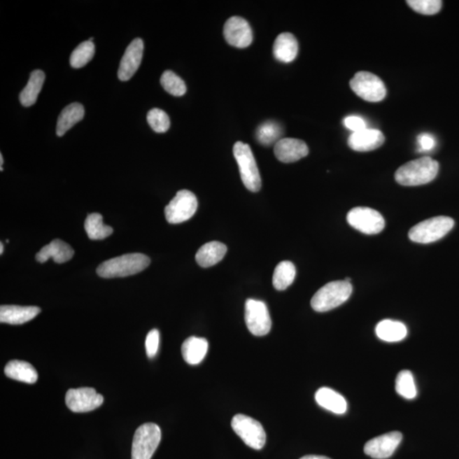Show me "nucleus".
<instances>
[{
	"instance_id": "27",
	"label": "nucleus",
	"mask_w": 459,
	"mask_h": 459,
	"mask_svg": "<svg viewBox=\"0 0 459 459\" xmlns=\"http://www.w3.org/2000/svg\"><path fill=\"white\" fill-rule=\"evenodd\" d=\"M45 80V75L43 71L34 70V72H31L29 82L20 94V101L22 106L29 108L35 104Z\"/></svg>"
},
{
	"instance_id": "39",
	"label": "nucleus",
	"mask_w": 459,
	"mask_h": 459,
	"mask_svg": "<svg viewBox=\"0 0 459 459\" xmlns=\"http://www.w3.org/2000/svg\"><path fill=\"white\" fill-rule=\"evenodd\" d=\"M300 459H331L325 456H318V455H307Z\"/></svg>"
},
{
	"instance_id": "8",
	"label": "nucleus",
	"mask_w": 459,
	"mask_h": 459,
	"mask_svg": "<svg viewBox=\"0 0 459 459\" xmlns=\"http://www.w3.org/2000/svg\"><path fill=\"white\" fill-rule=\"evenodd\" d=\"M232 427L245 444L251 449L260 450L266 444V431L255 419L246 415L237 414L232 418Z\"/></svg>"
},
{
	"instance_id": "1",
	"label": "nucleus",
	"mask_w": 459,
	"mask_h": 459,
	"mask_svg": "<svg viewBox=\"0 0 459 459\" xmlns=\"http://www.w3.org/2000/svg\"><path fill=\"white\" fill-rule=\"evenodd\" d=\"M438 172V162L430 157H423L401 166L395 172V179L405 187H417L430 183Z\"/></svg>"
},
{
	"instance_id": "12",
	"label": "nucleus",
	"mask_w": 459,
	"mask_h": 459,
	"mask_svg": "<svg viewBox=\"0 0 459 459\" xmlns=\"http://www.w3.org/2000/svg\"><path fill=\"white\" fill-rule=\"evenodd\" d=\"M104 398L93 388L71 389L66 394V404L73 413H88L103 404Z\"/></svg>"
},
{
	"instance_id": "14",
	"label": "nucleus",
	"mask_w": 459,
	"mask_h": 459,
	"mask_svg": "<svg viewBox=\"0 0 459 459\" xmlns=\"http://www.w3.org/2000/svg\"><path fill=\"white\" fill-rule=\"evenodd\" d=\"M402 440V434L398 431L379 435L366 443L364 452L375 459H386L393 456Z\"/></svg>"
},
{
	"instance_id": "2",
	"label": "nucleus",
	"mask_w": 459,
	"mask_h": 459,
	"mask_svg": "<svg viewBox=\"0 0 459 459\" xmlns=\"http://www.w3.org/2000/svg\"><path fill=\"white\" fill-rule=\"evenodd\" d=\"M150 262L149 257L143 254L124 255L105 261L97 272L103 278H125L145 270Z\"/></svg>"
},
{
	"instance_id": "25",
	"label": "nucleus",
	"mask_w": 459,
	"mask_h": 459,
	"mask_svg": "<svg viewBox=\"0 0 459 459\" xmlns=\"http://www.w3.org/2000/svg\"><path fill=\"white\" fill-rule=\"evenodd\" d=\"M5 374L8 378L27 383H34L38 381V375L33 365L24 361L13 360L5 367Z\"/></svg>"
},
{
	"instance_id": "40",
	"label": "nucleus",
	"mask_w": 459,
	"mask_h": 459,
	"mask_svg": "<svg viewBox=\"0 0 459 459\" xmlns=\"http://www.w3.org/2000/svg\"><path fill=\"white\" fill-rule=\"evenodd\" d=\"M3 158L1 154V155H0V170H1V171H3Z\"/></svg>"
},
{
	"instance_id": "35",
	"label": "nucleus",
	"mask_w": 459,
	"mask_h": 459,
	"mask_svg": "<svg viewBox=\"0 0 459 459\" xmlns=\"http://www.w3.org/2000/svg\"><path fill=\"white\" fill-rule=\"evenodd\" d=\"M407 3L416 13L426 15L437 14L442 7L440 0H409Z\"/></svg>"
},
{
	"instance_id": "21",
	"label": "nucleus",
	"mask_w": 459,
	"mask_h": 459,
	"mask_svg": "<svg viewBox=\"0 0 459 459\" xmlns=\"http://www.w3.org/2000/svg\"><path fill=\"white\" fill-rule=\"evenodd\" d=\"M318 404L332 413L344 414L347 411V402L343 395L330 388L323 387L316 391L315 395Z\"/></svg>"
},
{
	"instance_id": "30",
	"label": "nucleus",
	"mask_w": 459,
	"mask_h": 459,
	"mask_svg": "<svg viewBox=\"0 0 459 459\" xmlns=\"http://www.w3.org/2000/svg\"><path fill=\"white\" fill-rule=\"evenodd\" d=\"M282 126L275 121H267L260 125L256 130V139L261 145L269 146L276 145L283 139Z\"/></svg>"
},
{
	"instance_id": "33",
	"label": "nucleus",
	"mask_w": 459,
	"mask_h": 459,
	"mask_svg": "<svg viewBox=\"0 0 459 459\" xmlns=\"http://www.w3.org/2000/svg\"><path fill=\"white\" fill-rule=\"evenodd\" d=\"M160 82L163 88L174 97H182L187 92L185 82L172 71H165Z\"/></svg>"
},
{
	"instance_id": "15",
	"label": "nucleus",
	"mask_w": 459,
	"mask_h": 459,
	"mask_svg": "<svg viewBox=\"0 0 459 459\" xmlns=\"http://www.w3.org/2000/svg\"><path fill=\"white\" fill-rule=\"evenodd\" d=\"M144 43L141 38H137L129 43L122 55L118 69V78L122 81H128L139 69L143 57Z\"/></svg>"
},
{
	"instance_id": "37",
	"label": "nucleus",
	"mask_w": 459,
	"mask_h": 459,
	"mask_svg": "<svg viewBox=\"0 0 459 459\" xmlns=\"http://www.w3.org/2000/svg\"><path fill=\"white\" fill-rule=\"evenodd\" d=\"M418 144V151L421 153H429L437 146V140H435L433 134L429 133H422L419 134L417 138Z\"/></svg>"
},
{
	"instance_id": "18",
	"label": "nucleus",
	"mask_w": 459,
	"mask_h": 459,
	"mask_svg": "<svg viewBox=\"0 0 459 459\" xmlns=\"http://www.w3.org/2000/svg\"><path fill=\"white\" fill-rule=\"evenodd\" d=\"M41 311V308L37 306H1L0 322L10 325H21L36 318Z\"/></svg>"
},
{
	"instance_id": "22",
	"label": "nucleus",
	"mask_w": 459,
	"mask_h": 459,
	"mask_svg": "<svg viewBox=\"0 0 459 459\" xmlns=\"http://www.w3.org/2000/svg\"><path fill=\"white\" fill-rule=\"evenodd\" d=\"M227 248L220 242H209L202 246L196 255V260L200 267H211L223 260L227 254Z\"/></svg>"
},
{
	"instance_id": "24",
	"label": "nucleus",
	"mask_w": 459,
	"mask_h": 459,
	"mask_svg": "<svg viewBox=\"0 0 459 459\" xmlns=\"http://www.w3.org/2000/svg\"><path fill=\"white\" fill-rule=\"evenodd\" d=\"M85 117V108L80 103H72L62 111L58 118L57 125V134L58 136H64L71 128L77 122H80Z\"/></svg>"
},
{
	"instance_id": "17",
	"label": "nucleus",
	"mask_w": 459,
	"mask_h": 459,
	"mask_svg": "<svg viewBox=\"0 0 459 459\" xmlns=\"http://www.w3.org/2000/svg\"><path fill=\"white\" fill-rule=\"evenodd\" d=\"M386 138L381 130L369 129L352 133L348 139V145L355 152L374 151L385 143Z\"/></svg>"
},
{
	"instance_id": "9",
	"label": "nucleus",
	"mask_w": 459,
	"mask_h": 459,
	"mask_svg": "<svg viewBox=\"0 0 459 459\" xmlns=\"http://www.w3.org/2000/svg\"><path fill=\"white\" fill-rule=\"evenodd\" d=\"M195 194L188 190H181L165 207V218L170 224L185 223L195 215L197 209Z\"/></svg>"
},
{
	"instance_id": "10",
	"label": "nucleus",
	"mask_w": 459,
	"mask_h": 459,
	"mask_svg": "<svg viewBox=\"0 0 459 459\" xmlns=\"http://www.w3.org/2000/svg\"><path fill=\"white\" fill-rule=\"evenodd\" d=\"M347 221L352 227L367 235L379 234L386 227V220L381 213L367 207L352 209L348 213Z\"/></svg>"
},
{
	"instance_id": "32",
	"label": "nucleus",
	"mask_w": 459,
	"mask_h": 459,
	"mask_svg": "<svg viewBox=\"0 0 459 459\" xmlns=\"http://www.w3.org/2000/svg\"><path fill=\"white\" fill-rule=\"evenodd\" d=\"M94 55L93 42H83L73 51L70 57V64L73 69H81L92 60Z\"/></svg>"
},
{
	"instance_id": "38",
	"label": "nucleus",
	"mask_w": 459,
	"mask_h": 459,
	"mask_svg": "<svg viewBox=\"0 0 459 459\" xmlns=\"http://www.w3.org/2000/svg\"><path fill=\"white\" fill-rule=\"evenodd\" d=\"M344 125L353 133L362 132V130L367 128L366 121L362 118L355 116V115L344 118Z\"/></svg>"
},
{
	"instance_id": "4",
	"label": "nucleus",
	"mask_w": 459,
	"mask_h": 459,
	"mask_svg": "<svg viewBox=\"0 0 459 459\" xmlns=\"http://www.w3.org/2000/svg\"><path fill=\"white\" fill-rule=\"evenodd\" d=\"M454 220L447 216H437L430 218L414 225L409 231L411 241L417 243H431L437 242L454 227Z\"/></svg>"
},
{
	"instance_id": "19",
	"label": "nucleus",
	"mask_w": 459,
	"mask_h": 459,
	"mask_svg": "<svg viewBox=\"0 0 459 459\" xmlns=\"http://www.w3.org/2000/svg\"><path fill=\"white\" fill-rule=\"evenodd\" d=\"M73 255V249L70 245L60 239H55L41 249L36 255V260L39 263H45L52 259L55 263L62 264L72 259Z\"/></svg>"
},
{
	"instance_id": "36",
	"label": "nucleus",
	"mask_w": 459,
	"mask_h": 459,
	"mask_svg": "<svg viewBox=\"0 0 459 459\" xmlns=\"http://www.w3.org/2000/svg\"><path fill=\"white\" fill-rule=\"evenodd\" d=\"M160 334L157 330H153L148 332L146 338V351L149 358H154L160 348Z\"/></svg>"
},
{
	"instance_id": "31",
	"label": "nucleus",
	"mask_w": 459,
	"mask_h": 459,
	"mask_svg": "<svg viewBox=\"0 0 459 459\" xmlns=\"http://www.w3.org/2000/svg\"><path fill=\"white\" fill-rule=\"evenodd\" d=\"M395 390L403 398L414 399L417 397V388L413 374L409 370L400 372L395 379Z\"/></svg>"
},
{
	"instance_id": "5",
	"label": "nucleus",
	"mask_w": 459,
	"mask_h": 459,
	"mask_svg": "<svg viewBox=\"0 0 459 459\" xmlns=\"http://www.w3.org/2000/svg\"><path fill=\"white\" fill-rule=\"evenodd\" d=\"M233 154L239 164L241 179L245 187L252 192H259L262 182L250 146L242 141H237L233 148Z\"/></svg>"
},
{
	"instance_id": "28",
	"label": "nucleus",
	"mask_w": 459,
	"mask_h": 459,
	"mask_svg": "<svg viewBox=\"0 0 459 459\" xmlns=\"http://www.w3.org/2000/svg\"><path fill=\"white\" fill-rule=\"evenodd\" d=\"M296 276V268L290 261H282L276 266L273 274V286L276 290H287L294 283Z\"/></svg>"
},
{
	"instance_id": "29",
	"label": "nucleus",
	"mask_w": 459,
	"mask_h": 459,
	"mask_svg": "<svg viewBox=\"0 0 459 459\" xmlns=\"http://www.w3.org/2000/svg\"><path fill=\"white\" fill-rule=\"evenodd\" d=\"M85 229L91 240H102L113 234V229L103 223V218L100 213H90L87 216Z\"/></svg>"
},
{
	"instance_id": "6",
	"label": "nucleus",
	"mask_w": 459,
	"mask_h": 459,
	"mask_svg": "<svg viewBox=\"0 0 459 459\" xmlns=\"http://www.w3.org/2000/svg\"><path fill=\"white\" fill-rule=\"evenodd\" d=\"M162 433L156 423H144L134 433L132 459H151L161 442Z\"/></svg>"
},
{
	"instance_id": "41",
	"label": "nucleus",
	"mask_w": 459,
	"mask_h": 459,
	"mask_svg": "<svg viewBox=\"0 0 459 459\" xmlns=\"http://www.w3.org/2000/svg\"><path fill=\"white\" fill-rule=\"evenodd\" d=\"M3 243H0V254H3Z\"/></svg>"
},
{
	"instance_id": "11",
	"label": "nucleus",
	"mask_w": 459,
	"mask_h": 459,
	"mask_svg": "<svg viewBox=\"0 0 459 459\" xmlns=\"http://www.w3.org/2000/svg\"><path fill=\"white\" fill-rule=\"evenodd\" d=\"M245 323L252 334L259 337L267 335L271 328V319L267 304L260 300L247 299Z\"/></svg>"
},
{
	"instance_id": "23",
	"label": "nucleus",
	"mask_w": 459,
	"mask_h": 459,
	"mask_svg": "<svg viewBox=\"0 0 459 459\" xmlns=\"http://www.w3.org/2000/svg\"><path fill=\"white\" fill-rule=\"evenodd\" d=\"M208 350L209 342L204 338L190 337L181 346L182 355L190 365H197L203 362Z\"/></svg>"
},
{
	"instance_id": "7",
	"label": "nucleus",
	"mask_w": 459,
	"mask_h": 459,
	"mask_svg": "<svg viewBox=\"0 0 459 459\" xmlns=\"http://www.w3.org/2000/svg\"><path fill=\"white\" fill-rule=\"evenodd\" d=\"M350 85L355 94L367 101H381L387 94L386 87L381 78L364 71L355 74L351 78Z\"/></svg>"
},
{
	"instance_id": "16",
	"label": "nucleus",
	"mask_w": 459,
	"mask_h": 459,
	"mask_svg": "<svg viewBox=\"0 0 459 459\" xmlns=\"http://www.w3.org/2000/svg\"><path fill=\"white\" fill-rule=\"evenodd\" d=\"M275 156L280 162L285 164L295 162L306 157L309 148L306 142L295 138H283L274 148Z\"/></svg>"
},
{
	"instance_id": "34",
	"label": "nucleus",
	"mask_w": 459,
	"mask_h": 459,
	"mask_svg": "<svg viewBox=\"0 0 459 459\" xmlns=\"http://www.w3.org/2000/svg\"><path fill=\"white\" fill-rule=\"evenodd\" d=\"M148 122L154 132L157 133L167 132L170 127L169 118L164 111L153 108L148 113Z\"/></svg>"
},
{
	"instance_id": "3",
	"label": "nucleus",
	"mask_w": 459,
	"mask_h": 459,
	"mask_svg": "<svg viewBox=\"0 0 459 459\" xmlns=\"http://www.w3.org/2000/svg\"><path fill=\"white\" fill-rule=\"evenodd\" d=\"M352 290L351 283L346 280L328 283L312 297L311 307L318 312L331 311L347 302L352 294Z\"/></svg>"
},
{
	"instance_id": "26",
	"label": "nucleus",
	"mask_w": 459,
	"mask_h": 459,
	"mask_svg": "<svg viewBox=\"0 0 459 459\" xmlns=\"http://www.w3.org/2000/svg\"><path fill=\"white\" fill-rule=\"evenodd\" d=\"M375 331L379 339L390 343L402 341L407 335V328L404 324L389 319L379 323Z\"/></svg>"
},
{
	"instance_id": "20",
	"label": "nucleus",
	"mask_w": 459,
	"mask_h": 459,
	"mask_svg": "<svg viewBox=\"0 0 459 459\" xmlns=\"http://www.w3.org/2000/svg\"><path fill=\"white\" fill-rule=\"evenodd\" d=\"M298 52V41L294 34L283 33L276 37L273 45V54L276 60L283 63H290L295 60Z\"/></svg>"
},
{
	"instance_id": "13",
	"label": "nucleus",
	"mask_w": 459,
	"mask_h": 459,
	"mask_svg": "<svg viewBox=\"0 0 459 459\" xmlns=\"http://www.w3.org/2000/svg\"><path fill=\"white\" fill-rule=\"evenodd\" d=\"M225 41L236 48L244 49L253 42V31L246 20L240 17L229 18L224 26Z\"/></svg>"
}]
</instances>
